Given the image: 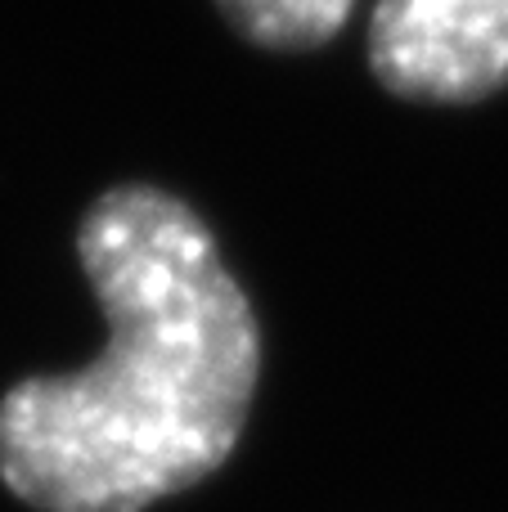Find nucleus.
<instances>
[{
    "mask_svg": "<svg viewBox=\"0 0 508 512\" xmlns=\"http://www.w3.org/2000/svg\"><path fill=\"white\" fill-rule=\"evenodd\" d=\"M221 14L266 50H315L342 23L356 0H216Z\"/></svg>",
    "mask_w": 508,
    "mask_h": 512,
    "instance_id": "7ed1b4c3",
    "label": "nucleus"
},
{
    "mask_svg": "<svg viewBox=\"0 0 508 512\" xmlns=\"http://www.w3.org/2000/svg\"><path fill=\"white\" fill-rule=\"evenodd\" d=\"M77 256L108 342L0 400V481L36 512H144L234 454L261 328L194 207L153 185L90 203Z\"/></svg>",
    "mask_w": 508,
    "mask_h": 512,
    "instance_id": "f257e3e1",
    "label": "nucleus"
},
{
    "mask_svg": "<svg viewBox=\"0 0 508 512\" xmlns=\"http://www.w3.org/2000/svg\"><path fill=\"white\" fill-rule=\"evenodd\" d=\"M369 68L392 95L468 104L508 86V0H378Z\"/></svg>",
    "mask_w": 508,
    "mask_h": 512,
    "instance_id": "f03ea898",
    "label": "nucleus"
}]
</instances>
